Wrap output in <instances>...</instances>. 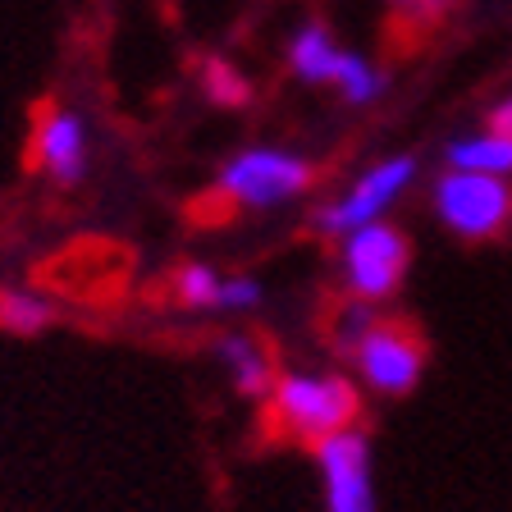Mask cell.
<instances>
[{
	"mask_svg": "<svg viewBox=\"0 0 512 512\" xmlns=\"http://www.w3.org/2000/svg\"><path fill=\"white\" fill-rule=\"evenodd\" d=\"M270 412L288 435L316 444L334 430L357 426L362 394L339 371H284L270 384Z\"/></svg>",
	"mask_w": 512,
	"mask_h": 512,
	"instance_id": "1",
	"label": "cell"
},
{
	"mask_svg": "<svg viewBox=\"0 0 512 512\" xmlns=\"http://www.w3.org/2000/svg\"><path fill=\"white\" fill-rule=\"evenodd\" d=\"M311 188V165L284 147H243L215 174V192L243 211H279Z\"/></svg>",
	"mask_w": 512,
	"mask_h": 512,
	"instance_id": "2",
	"label": "cell"
},
{
	"mask_svg": "<svg viewBox=\"0 0 512 512\" xmlns=\"http://www.w3.org/2000/svg\"><path fill=\"white\" fill-rule=\"evenodd\" d=\"M407 266H412V243L398 224H362L343 234L339 247V270H343V288L352 298L375 302L380 307L384 298H394L398 284H403Z\"/></svg>",
	"mask_w": 512,
	"mask_h": 512,
	"instance_id": "3",
	"label": "cell"
},
{
	"mask_svg": "<svg viewBox=\"0 0 512 512\" xmlns=\"http://www.w3.org/2000/svg\"><path fill=\"white\" fill-rule=\"evenodd\" d=\"M316 467L325 512H375V458L366 430L348 426L316 439Z\"/></svg>",
	"mask_w": 512,
	"mask_h": 512,
	"instance_id": "4",
	"label": "cell"
},
{
	"mask_svg": "<svg viewBox=\"0 0 512 512\" xmlns=\"http://www.w3.org/2000/svg\"><path fill=\"white\" fill-rule=\"evenodd\" d=\"M416 179V160L412 156H389V160H375L366 174L352 179V188L343 192L339 202H325L311 224H316L320 234H352V229H362V224H375L384 220V211L398 202L407 192V183Z\"/></svg>",
	"mask_w": 512,
	"mask_h": 512,
	"instance_id": "5",
	"label": "cell"
},
{
	"mask_svg": "<svg viewBox=\"0 0 512 512\" xmlns=\"http://www.w3.org/2000/svg\"><path fill=\"white\" fill-rule=\"evenodd\" d=\"M435 211L458 238H490L512 215V192L494 174L448 170L435 179Z\"/></svg>",
	"mask_w": 512,
	"mask_h": 512,
	"instance_id": "6",
	"label": "cell"
},
{
	"mask_svg": "<svg viewBox=\"0 0 512 512\" xmlns=\"http://www.w3.org/2000/svg\"><path fill=\"white\" fill-rule=\"evenodd\" d=\"M348 357H352V371L384 398L412 394L416 384H421V371H426L421 339L412 330H403V325H384V320H375Z\"/></svg>",
	"mask_w": 512,
	"mask_h": 512,
	"instance_id": "7",
	"label": "cell"
},
{
	"mask_svg": "<svg viewBox=\"0 0 512 512\" xmlns=\"http://www.w3.org/2000/svg\"><path fill=\"white\" fill-rule=\"evenodd\" d=\"M32 165L60 188L87 179L92 165V124L74 106H51L32 128Z\"/></svg>",
	"mask_w": 512,
	"mask_h": 512,
	"instance_id": "8",
	"label": "cell"
},
{
	"mask_svg": "<svg viewBox=\"0 0 512 512\" xmlns=\"http://www.w3.org/2000/svg\"><path fill=\"white\" fill-rule=\"evenodd\" d=\"M215 357H220L229 384H234L243 398L270 394L275 366H270V352L261 348V339H252V334H220V339H215Z\"/></svg>",
	"mask_w": 512,
	"mask_h": 512,
	"instance_id": "9",
	"label": "cell"
},
{
	"mask_svg": "<svg viewBox=\"0 0 512 512\" xmlns=\"http://www.w3.org/2000/svg\"><path fill=\"white\" fill-rule=\"evenodd\" d=\"M339 55L343 51L334 46L325 23H302V28L288 37V69H293L302 83H334Z\"/></svg>",
	"mask_w": 512,
	"mask_h": 512,
	"instance_id": "10",
	"label": "cell"
},
{
	"mask_svg": "<svg viewBox=\"0 0 512 512\" xmlns=\"http://www.w3.org/2000/svg\"><path fill=\"white\" fill-rule=\"evenodd\" d=\"M55 325V302L37 288L23 284H0V330L19 334V339H37Z\"/></svg>",
	"mask_w": 512,
	"mask_h": 512,
	"instance_id": "11",
	"label": "cell"
},
{
	"mask_svg": "<svg viewBox=\"0 0 512 512\" xmlns=\"http://www.w3.org/2000/svg\"><path fill=\"white\" fill-rule=\"evenodd\" d=\"M448 170H471V174H512V138L508 133H476V138H453L444 147Z\"/></svg>",
	"mask_w": 512,
	"mask_h": 512,
	"instance_id": "12",
	"label": "cell"
},
{
	"mask_svg": "<svg viewBox=\"0 0 512 512\" xmlns=\"http://www.w3.org/2000/svg\"><path fill=\"white\" fill-rule=\"evenodd\" d=\"M202 92L224 110H238V106L252 101V83H247L243 69H238L234 60H224V55L202 60Z\"/></svg>",
	"mask_w": 512,
	"mask_h": 512,
	"instance_id": "13",
	"label": "cell"
},
{
	"mask_svg": "<svg viewBox=\"0 0 512 512\" xmlns=\"http://www.w3.org/2000/svg\"><path fill=\"white\" fill-rule=\"evenodd\" d=\"M334 83H339V92H343L348 106H371L375 96L384 92V74L371 60H362V55H352V51L339 55V64H334Z\"/></svg>",
	"mask_w": 512,
	"mask_h": 512,
	"instance_id": "14",
	"label": "cell"
},
{
	"mask_svg": "<svg viewBox=\"0 0 512 512\" xmlns=\"http://www.w3.org/2000/svg\"><path fill=\"white\" fill-rule=\"evenodd\" d=\"M220 270L206 266V261H188L174 275V302L188 311H215V298H220Z\"/></svg>",
	"mask_w": 512,
	"mask_h": 512,
	"instance_id": "15",
	"label": "cell"
},
{
	"mask_svg": "<svg viewBox=\"0 0 512 512\" xmlns=\"http://www.w3.org/2000/svg\"><path fill=\"white\" fill-rule=\"evenodd\" d=\"M266 302V284L252 275H224L220 279V298H215V316H243Z\"/></svg>",
	"mask_w": 512,
	"mask_h": 512,
	"instance_id": "16",
	"label": "cell"
},
{
	"mask_svg": "<svg viewBox=\"0 0 512 512\" xmlns=\"http://www.w3.org/2000/svg\"><path fill=\"white\" fill-rule=\"evenodd\" d=\"M375 320H380V316H375V302L348 298V302H343V311L334 316V339H339V348H343V352H352V348H357V339H362V334L371 330Z\"/></svg>",
	"mask_w": 512,
	"mask_h": 512,
	"instance_id": "17",
	"label": "cell"
},
{
	"mask_svg": "<svg viewBox=\"0 0 512 512\" xmlns=\"http://www.w3.org/2000/svg\"><path fill=\"white\" fill-rule=\"evenodd\" d=\"M458 0H389V10H394V19H403L412 32H426L435 28V23H444V14L453 10Z\"/></svg>",
	"mask_w": 512,
	"mask_h": 512,
	"instance_id": "18",
	"label": "cell"
},
{
	"mask_svg": "<svg viewBox=\"0 0 512 512\" xmlns=\"http://www.w3.org/2000/svg\"><path fill=\"white\" fill-rule=\"evenodd\" d=\"M490 128H494V133H508V138H512V96H508V101H499V106H494Z\"/></svg>",
	"mask_w": 512,
	"mask_h": 512,
	"instance_id": "19",
	"label": "cell"
}]
</instances>
